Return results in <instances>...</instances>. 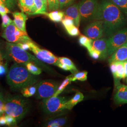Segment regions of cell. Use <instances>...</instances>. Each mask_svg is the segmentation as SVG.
I'll return each instance as SVG.
<instances>
[{
  "mask_svg": "<svg viewBox=\"0 0 127 127\" xmlns=\"http://www.w3.org/2000/svg\"><path fill=\"white\" fill-rule=\"evenodd\" d=\"M100 9L105 36H111L126 25V18L123 12L110 0H103L100 3Z\"/></svg>",
  "mask_w": 127,
  "mask_h": 127,
  "instance_id": "1",
  "label": "cell"
},
{
  "mask_svg": "<svg viewBox=\"0 0 127 127\" xmlns=\"http://www.w3.org/2000/svg\"><path fill=\"white\" fill-rule=\"evenodd\" d=\"M6 78L8 85L14 91L34 85L38 82L37 78L27 70L25 64L16 62L10 67Z\"/></svg>",
  "mask_w": 127,
  "mask_h": 127,
  "instance_id": "2",
  "label": "cell"
},
{
  "mask_svg": "<svg viewBox=\"0 0 127 127\" xmlns=\"http://www.w3.org/2000/svg\"><path fill=\"white\" fill-rule=\"evenodd\" d=\"M5 53L7 58L16 63L25 64L28 62H32L41 67L48 69V67L36 57L30 54L26 50H24L17 43L6 42Z\"/></svg>",
  "mask_w": 127,
  "mask_h": 127,
  "instance_id": "3",
  "label": "cell"
},
{
  "mask_svg": "<svg viewBox=\"0 0 127 127\" xmlns=\"http://www.w3.org/2000/svg\"><path fill=\"white\" fill-rule=\"evenodd\" d=\"M29 108L28 100L22 96L9 95L5 98V114L15 118L17 122L26 116Z\"/></svg>",
  "mask_w": 127,
  "mask_h": 127,
  "instance_id": "4",
  "label": "cell"
},
{
  "mask_svg": "<svg viewBox=\"0 0 127 127\" xmlns=\"http://www.w3.org/2000/svg\"><path fill=\"white\" fill-rule=\"evenodd\" d=\"M79 9L83 22L101 20L100 3L97 0H82L79 3Z\"/></svg>",
  "mask_w": 127,
  "mask_h": 127,
  "instance_id": "5",
  "label": "cell"
},
{
  "mask_svg": "<svg viewBox=\"0 0 127 127\" xmlns=\"http://www.w3.org/2000/svg\"><path fill=\"white\" fill-rule=\"evenodd\" d=\"M68 99L61 96H52L44 99L41 102V107L43 112L47 114L55 115L64 113Z\"/></svg>",
  "mask_w": 127,
  "mask_h": 127,
  "instance_id": "6",
  "label": "cell"
},
{
  "mask_svg": "<svg viewBox=\"0 0 127 127\" xmlns=\"http://www.w3.org/2000/svg\"><path fill=\"white\" fill-rule=\"evenodd\" d=\"M1 36L8 42L15 43H27L32 41L27 32L18 29L13 22L4 29Z\"/></svg>",
  "mask_w": 127,
  "mask_h": 127,
  "instance_id": "7",
  "label": "cell"
},
{
  "mask_svg": "<svg viewBox=\"0 0 127 127\" xmlns=\"http://www.w3.org/2000/svg\"><path fill=\"white\" fill-rule=\"evenodd\" d=\"M59 83L52 80H43L36 84L35 97L38 99H44L54 95L59 87Z\"/></svg>",
  "mask_w": 127,
  "mask_h": 127,
  "instance_id": "8",
  "label": "cell"
},
{
  "mask_svg": "<svg viewBox=\"0 0 127 127\" xmlns=\"http://www.w3.org/2000/svg\"><path fill=\"white\" fill-rule=\"evenodd\" d=\"M127 43V28H123L107 39L108 56H110L120 47Z\"/></svg>",
  "mask_w": 127,
  "mask_h": 127,
  "instance_id": "9",
  "label": "cell"
},
{
  "mask_svg": "<svg viewBox=\"0 0 127 127\" xmlns=\"http://www.w3.org/2000/svg\"><path fill=\"white\" fill-rule=\"evenodd\" d=\"M30 50L32 51L35 57L41 62L53 64L58 66L59 63V58L50 51L40 48L32 41H29Z\"/></svg>",
  "mask_w": 127,
  "mask_h": 127,
  "instance_id": "10",
  "label": "cell"
},
{
  "mask_svg": "<svg viewBox=\"0 0 127 127\" xmlns=\"http://www.w3.org/2000/svg\"><path fill=\"white\" fill-rule=\"evenodd\" d=\"M84 33L86 36L92 40L102 38L104 35L103 21L95 20L89 24L85 28Z\"/></svg>",
  "mask_w": 127,
  "mask_h": 127,
  "instance_id": "11",
  "label": "cell"
},
{
  "mask_svg": "<svg viewBox=\"0 0 127 127\" xmlns=\"http://www.w3.org/2000/svg\"><path fill=\"white\" fill-rule=\"evenodd\" d=\"M92 47L100 53V58L102 60L106 59L108 56L107 39L106 38H99L93 40Z\"/></svg>",
  "mask_w": 127,
  "mask_h": 127,
  "instance_id": "12",
  "label": "cell"
},
{
  "mask_svg": "<svg viewBox=\"0 0 127 127\" xmlns=\"http://www.w3.org/2000/svg\"><path fill=\"white\" fill-rule=\"evenodd\" d=\"M116 91L114 96V101L117 104L127 103V86L120 82L115 85Z\"/></svg>",
  "mask_w": 127,
  "mask_h": 127,
  "instance_id": "13",
  "label": "cell"
},
{
  "mask_svg": "<svg viewBox=\"0 0 127 127\" xmlns=\"http://www.w3.org/2000/svg\"><path fill=\"white\" fill-rule=\"evenodd\" d=\"M46 121L44 126L48 127H63L67 122V117L64 113L53 115Z\"/></svg>",
  "mask_w": 127,
  "mask_h": 127,
  "instance_id": "14",
  "label": "cell"
},
{
  "mask_svg": "<svg viewBox=\"0 0 127 127\" xmlns=\"http://www.w3.org/2000/svg\"><path fill=\"white\" fill-rule=\"evenodd\" d=\"M64 13L66 16L73 19L75 26L77 27H79L81 18L79 9V4L71 5L69 6Z\"/></svg>",
  "mask_w": 127,
  "mask_h": 127,
  "instance_id": "15",
  "label": "cell"
},
{
  "mask_svg": "<svg viewBox=\"0 0 127 127\" xmlns=\"http://www.w3.org/2000/svg\"><path fill=\"white\" fill-rule=\"evenodd\" d=\"M18 6L22 12L28 15H35L36 8L33 0H18Z\"/></svg>",
  "mask_w": 127,
  "mask_h": 127,
  "instance_id": "16",
  "label": "cell"
},
{
  "mask_svg": "<svg viewBox=\"0 0 127 127\" xmlns=\"http://www.w3.org/2000/svg\"><path fill=\"white\" fill-rule=\"evenodd\" d=\"M127 60V46L124 44L120 47L110 56L109 63L114 62H124Z\"/></svg>",
  "mask_w": 127,
  "mask_h": 127,
  "instance_id": "17",
  "label": "cell"
},
{
  "mask_svg": "<svg viewBox=\"0 0 127 127\" xmlns=\"http://www.w3.org/2000/svg\"><path fill=\"white\" fill-rule=\"evenodd\" d=\"M14 18L13 23L17 27L24 32H27L26 22L27 16L23 12H15L12 13Z\"/></svg>",
  "mask_w": 127,
  "mask_h": 127,
  "instance_id": "18",
  "label": "cell"
},
{
  "mask_svg": "<svg viewBox=\"0 0 127 127\" xmlns=\"http://www.w3.org/2000/svg\"><path fill=\"white\" fill-rule=\"evenodd\" d=\"M116 65V74L114 78V85H116L122 79H125V74L124 68V62H115Z\"/></svg>",
  "mask_w": 127,
  "mask_h": 127,
  "instance_id": "19",
  "label": "cell"
},
{
  "mask_svg": "<svg viewBox=\"0 0 127 127\" xmlns=\"http://www.w3.org/2000/svg\"><path fill=\"white\" fill-rule=\"evenodd\" d=\"M84 99V95L81 92H78L74 95L73 98L68 100L66 103V107L67 110H71L73 107Z\"/></svg>",
  "mask_w": 127,
  "mask_h": 127,
  "instance_id": "20",
  "label": "cell"
},
{
  "mask_svg": "<svg viewBox=\"0 0 127 127\" xmlns=\"http://www.w3.org/2000/svg\"><path fill=\"white\" fill-rule=\"evenodd\" d=\"M45 15L52 21L56 23H59L62 21L64 16V13L62 11L56 10L52 11L50 13L47 12Z\"/></svg>",
  "mask_w": 127,
  "mask_h": 127,
  "instance_id": "21",
  "label": "cell"
},
{
  "mask_svg": "<svg viewBox=\"0 0 127 127\" xmlns=\"http://www.w3.org/2000/svg\"><path fill=\"white\" fill-rule=\"evenodd\" d=\"M34 4L36 8V12L35 15H44L47 12L48 6L44 3L42 0H33Z\"/></svg>",
  "mask_w": 127,
  "mask_h": 127,
  "instance_id": "22",
  "label": "cell"
},
{
  "mask_svg": "<svg viewBox=\"0 0 127 127\" xmlns=\"http://www.w3.org/2000/svg\"><path fill=\"white\" fill-rule=\"evenodd\" d=\"M73 74L66 77L63 82H62L61 84L59 85L57 91L55 92L54 95L53 96H58L59 95V94H60L63 91L64 89L73 81Z\"/></svg>",
  "mask_w": 127,
  "mask_h": 127,
  "instance_id": "23",
  "label": "cell"
},
{
  "mask_svg": "<svg viewBox=\"0 0 127 127\" xmlns=\"http://www.w3.org/2000/svg\"><path fill=\"white\" fill-rule=\"evenodd\" d=\"M37 87L36 85H31L25 87L21 90V92L24 97H29L35 95L36 92Z\"/></svg>",
  "mask_w": 127,
  "mask_h": 127,
  "instance_id": "24",
  "label": "cell"
},
{
  "mask_svg": "<svg viewBox=\"0 0 127 127\" xmlns=\"http://www.w3.org/2000/svg\"><path fill=\"white\" fill-rule=\"evenodd\" d=\"M116 5L124 15L127 19V0H109Z\"/></svg>",
  "mask_w": 127,
  "mask_h": 127,
  "instance_id": "25",
  "label": "cell"
},
{
  "mask_svg": "<svg viewBox=\"0 0 127 127\" xmlns=\"http://www.w3.org/2000/svg\"><path fill=\"white\" fill-rule=\"evenodd\" d=\"M92 39L89 38L86 35H81L79 39L80 44L87 48L88 51L91 50L92 48Z\"/></svg>",
  "mask_w": 127,
  "mask_h": 127,
  "instance_id": "26",
  "label": "cell"
},
{
  "mask_svg": "<svg viewBox=\"0 0 127 127\" xmlns=\"http://www.w3.org/2000/svg\"><path fill=\"white\" fill-rule=\"evenodd\" d=\"M59 63L64 64L70 68L71 73H74L78 72L76 67L71 59L65 57H61L59 58Z\"/></svg>",
  "mask_w": 127,
  "mask_h": 127,
  "instance_id": "27",
  "label": "cell"
},
{
  "mask_svg": "<svg viewBox=\"0 0 127 127\" xmlns=\"http://www.w3.org/2000/svg\"><path fill=\"white\" fill-rule=\"evenodd\" d=\"M27 70L34 75H38L41 73V69L35 64L28 62L25 64Z\"/></svg>",
  "mask_w": 127,
  "mask_h": 127,
  "instance_id": "28",
  "label": "cell"
},
{
  "mask_svg": "<svg viewBox=\"0 0 127 127\" xmlns=\"http://www.w3.org/2000/svg\"><path fill=\"white\" fill-rule=\"evenodd\" d=\"M88 72L82 71L73 73V81L79 80L80 81H85L87 79Z\"/></svg>",
  "mask_w": 127,
  "mask_h": 127,
  "instance_id": "29",
  "label": "cell"
},
{
  "mask_svg": "<svg viewBox=\"0 0 127 127\" xmlns=\"http://www.w3.org/2000/svg\"><path fill=\"white\" fill-rule=\"evenodd\" d=\"M59 0H48V7L50 11L59 9Z\"/></svg>",
  "mask_w": 127,
  "mask_h": 127,
  "instance_id": "30",
  "label": "cell"
},
{
  "mask_svg": "<svg viewBox=\"0 0 127 127\" xmlns=\"http://www.w3.org/2000/svg\"><path fill=\"white\" fill-rule=\"evenodd\" d=\"M1 27L3 29H5L6 27H7L10 24L13 22V21L9 18L7 14L1 16Z\"/></svg>",
  "mask_w": 127,
  "mask_h": 127,
  "instance_id": "31",
  "label": "cell"
},
{
  "mask_svg": "<svg viewBox=\"0 0 127 127\" xmlns=\"http://www.w3.org/2000/svg\"><path fill=\"white\" fill-rule=\"evenodd\" d=\"M68 34L72 36H76L80 34V31L78 28L75 25L65 29Z\"/></svg>",
  "mask_w": 127,
  "mask_h": 127,
  "instance_id": "32",
  "label": "cell"
},
{
  "mask_svg": "<svg viewBox=\"0 0 127 127\" xmlns=\"http://www.w3.org/2000/svg\"><path fill=\"white\" fill-rule=\"evenodd\" d=\"M6 6L10 10L15 9L17 4V0H2Z\"/></svg>",
  "mask_w": 127,
  "mask_h": 127,
  "instance_id": "33",
  "label": "cell"
},
{
  "mask_svg": "<svg viewBox=\"0 0 127 127\" xmlns=\"http://www.w3.org/2000/svg\"><path fill=\"white\" fill-rule=\"evenodd\" d=\"M62 23L65 29L70 27L73 25H75L73 19L67 16H65V17L63 19Z\"/></svg>",
  "mask_w": 127,
  "mask_h": 127,
  "instance_id": "34",
  "label": "cell"
},
{
  "mask_svg": "<svg viewBox=\"0 0 127 127\" xmlns=\"http://www.w3.org/2000/svg\"><path fill=\"white\" fill-rule=\"evenodd\" d=\"M75 0H59V8L63 9L73 4Z\"/></svg>",
  "mask_w": 127,
  "mask_h": 127,
  "instance_id": "35",
  "label": "cell"
},
{
  "mask_svg": "<svg viewBox=\"0 0 127 127\" xmlns=\"http://www.w3.org/2000/svg\"><path fill=\"white\" fill-rule=\"evenodd\" d=\"M5 116L6 120V125L9 126H15L17 125V121L15 118L9 115H6Z\"/></svg>",
  "mask_w": 127,
  "mask_h": 127,
  "instance_id": "36",
  "label": "cell"
},
{
  "mask_svg": "<svg viewBox=\"0 0 127 127\" xmlns=\"http://www.w3.org/2000/svg\"><path fill=\"white\" fill-rule=\"evenodd\" d=\"M5 98L0 91V116L4 113Z\"/></svg>",
  "mask_w": 127,
  "mask_h": 127,
  "instance_id": "37",
  "label": "cell"
},
{
  "mask_svg": "<svg viewBox=\"0 0 127 127\" xmlns=\"http://www.w3.org/2000/svg\"><path fill=\"white\" fill-rule=\"evenodd\" d=\"M91 57L95 59H97L100 58V53L98 51L95 50L93 47L91 50L88 51Z\"/></svg>",
  "mask_w": 127,
  "mask_h": 127,
  "instance_id": "38",
  "label": "cell"
},
{
  "mask_svg": "<svg viewBox=\"0 0 127 127\" xmlns=\"http://www.w3.org/2000/svg\"><path fill=\"white\" fill-rule=\"evenodd\" d=\"M11 11L4 4H0V16H2L4 14L8 13H10Z\"/></svg>",
  "mask_w": 127,
  "mask_h": 127,
  "instance_id": "39",
  "label": "cell"
},
{
  "mask_svg": "<svg viewBox=\"0 0 127 127\" xmlns=\"http://www.w3.org/2000/svg\"><path fill=\"white\" fill-rule=\"evenodd\" d=\"M110 64V69L111 71V72L113 74V75L114 78L116 76V63L115 62H112Z\"/></svg>",
  "mask_w": 127,
  "mask_h": 127,
  "instance_id": "40",
  "label": "cell"
},
{
  "mask_svg": "<svg viewBox=\"0 0 127 127\" xmlns=\"http://www.w3.org/2000/svg\"><path fill=\"white\" fill-rule=\"evenodd\" d=\"M7 72L6 66L3 64H0V76L5 75Z\"/></svg>",
  "mask_w": 127,
  "mask_h": 127,
  "instance_id": "41",
  "label": "cell"
},
{
  "mask_svg": "<svg viewBox=\"0 0 127 127\" xmlns=\"http://www.w3.org/2000/svg\"><path fill=\"white\" fill-rule=\"evenodd\" d=\"M28 42H27V43H18L17 44L24 50L27 51V50H30V46H29Z\"/></svg>",
  "mask_w": 127,
  "mask_h": 127,
  "instance_id": "42",
  "label": "cell"
},
{
  "mask_svg": "<svg viewBox=\"0 0 127 127\" xmlns=\"http://www.w3.org/2000/svg\"><path fill=\"white\" fill-rule=\"evenodd\" d=\"M7 58L6 53L4 52L0 48V64H3L4 60Z\"/></svg>",
  "mask_w": 127,
  "mask_h": 127,
  "instance_id": "43",
  "label": "cell"
},
{
  "mask_svg": "<svg viewBox=\"0 0 127 127\" xmlns=\"http://www.w3.org/2000/svg\"><path fill=\"white\" fill-rule=\"evenodd\" d=\"M6 125V120L5 116L3 114L0 116V126Z\"/></svg>",
  "mask_w": 127,
  "mask_h": 127,
  "instance_id": "44",
  "label": "cell"
},
{
  "mask_svg": "<svg viewBox=\"0 0 127 127\" xmlns=\"http://www.w3.org/2000/svg\"><path fill=\"white\" fill-rule=\"evenodd\" d=\"M124 72L125 77H127V60L124 62Z\"/></svg>",
  "mask_w": 127,
  "mask_h": 127,
  "instance_id": "45",
  "label": "cell"
},
{
  "mask_svg": "<svg viewBox=\"0 0 127 127\" xmlns=\"http://www.w3.org/2000/svg\"><path fill=\"white\" fill-rule=\"evenodd\" d=\"M43 1V2H44V3L46 5L48 6V0H42Z\"/></svg>",
  "mask_w": 127,
  "mask_h": 127,
  "instance_id": "46",
  "label": "cell"
},
{
  "mask_svg": "<svg viewBox=\"0 0 127 127\" xmlns=\"http://www.w3.org/2000/svg\"><path fill=\"white\" fill-rule=\"evenodd\" d=\"M0 4H4V2H3V1H2V0H0Z\"/></svg>",
  "mask_w": 127,
  "mask_h": 127,
  "instance_id": "47",
  "label": "cell"
},
{
  "mask_svg": "<svg viewBox=\"0 0 127 127\" xmlns=\"http://www.w3.org/2000/svg\"><path fill=\"white\" fill-rule=\"evenodd\" d=\"M126 45L127 46V43H126Z\"/></svg>",
  "mask_w": 127,
  "mask_h": 127,
  "instance_id": "48",
  "label": "cell"
},
{
  "mask_svg": "<svg viewBox=\"0 0 127 127\" xmlns=\"http://www.w3.org/2000/svg\"></svg>",
  "mask_w": 127,
  "mask_h": 127,
  "instance_id": "49",
  "label": "cell"
}]
</instances>
